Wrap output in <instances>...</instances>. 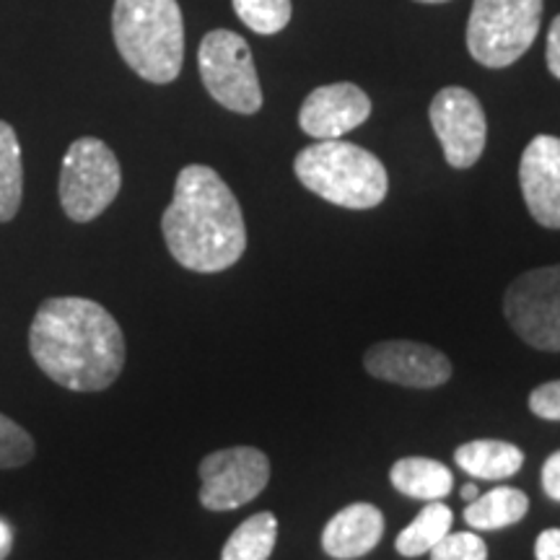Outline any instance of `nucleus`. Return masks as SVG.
<instances>
[{
	"label": "nucleus",
	"mask_w": 560,
	"mask_h": 560,
	"mask_svg": "<svg viewBox=\"0 0 560 560\" xmlns=\"http://www.w3.org/2000/svg\"><path fill=\"white\" fill-rule=\"evenodd\" d=\"M30 350L37 366L60 387L102 392L125 369V335L102 304L81 296L42 301L30 327Z\"/></svg>",
	"instance_id": "nucleus-1"
},
{
	"label": "nucleus",
	"mask_w": 560,
	"mask_h": 560,
	"mask_svg": "<svg viewBox=\"0 0 560 560\" xmlns=\"http://www.w3.org/2000/svg\"><path fill=\"white\" fill-rule=\"evenodd\" d=\"M161 231L174 260L192 272L229 270L247 249L240 200L219 172L202 164L179 172Z\"/></svg>",
	"instance_id": "nucleus-2"
},
{
	"label": "nucleus",
	"mask_w": 560,
	"mask_h": 560,
	"mask_svg": "<svg viewBox=\"0 0 560 560\" xmlns=\"http://www.w3.org/2000/svg\"><path fill=\"white\" fill-rule=\"evenodd\" d=\"M112 34L140 79L172 83L185 60V21L177 0H115Z\"/></svg>",
	"instance_id": "nucleus-3"
},
{
	"label": "nucleus",
	"mask_w": 560,
	"mask_h": 560,
	"mask_svg": "<svg viewBox=\"0 0 560 560\" xmlns=\"http://www.w3.org/2000/svg\"><path fill=\"white\" fill-rule=\"evenodd\" d=\"M306 190L348 210L376 208L387 198V170L374 153L348 140H317L293 161Z\"/></svg>",
	"instance_id": "nucleus-4"
},
{
	"label": "nucleus",
	"mask_w": 560,
	"mask_h": 560,
	"mask_svg": "<svg viewBox=\"0 0 560 560\" xmlns=\"http://www.w3.org/2000/svg\"><path fill=\"white\" fill-rule=\"evenodd\" d=\"M542 0H472L467 50L480 66L509 68L540 34Z\"/></svg>",
	"instance_id": "nucleus-5"
},
{
	"label": "nucleus",
	"mask_w": 560,
	"mask_h": 560,
	"mask_svg": "<svg viewBox=\"0 0 560 560\" xmlns=\"http://www.w3.org/2000/svg\"><path fill=\"white\" fill-rule=\"evenodd\" d=\"M122 187L120 161L100 138H79L60 166V206L75 223H89L115 202Z\"/></svg>",
	"instance_id": "nucleus-6"
},
{
	"label": "nucleus",
	"mask_w": 560,
	"mask_h": 560,
	"mask_svg": "<svg viewBox=\"0 0 560 560\" xmlns=\"http://www.w3.org/2000/svg\"><path fill=\"white\" fill-rule=\"evenodd\" d=\"M200 79L208 94L221 107L236 115H255L262 107V89L257 79L255 58L240 34L215 30L202 37L198 50Z\"/></svg>",
	"instance_id": "nucleus-7"
},
{
	"label": "nucleus",
	"mask_w": 560,
	"mask_h": 560,
	"mask_svg": "<svg viewBox=\"0 0 560 560\" xmlns=\"http://www.w3.org/2000/svg\"><path fill=\"white\" fill-rule=\"evenodd\" d=\"M503 317L527 346L560 353V265L511 280L503 296Z\"/></svg>",
	"instance_id": "nucleus-8"
},
{
	"label": "nucleus",
	"mask_w": 560,
	"mask_h": 560,
	"mask_svg": "<svg viewBox=\"0 0 560 560\" xmlns=\"http://www.w3.org/2000/svg\"><path fill=\"white\" fill-rule=\"evenodd\" d=\"M268 482L270 459L255 446H231L200 462V503L208 511L247 506Z\"/></svg>",
	"instance_id": "nucleus-9"
},
{
	"label": "nucleus",
	"mask_w": 560,
	"mask_h": 560,
	"mask_svg": "<svg viewBox=\"0 0 560 560\" xmlns=\"http://www.w3.org/2000/svg\"><path fill=\"white\" fill-rule=\"evenodd\" d=\"M429 115L446 164L454 170H470L478 164L488 138L486 112L478 96L462 86H446L433 96Z\"/></svg>",
	"instance_id": "nucleus-10"
},
{
	"label": "nucleus",
	"mask_w": 560,
	"mask_h": 560,
	"mask_svg": "<svg viewBox=\"0 0 560 560\" xmlns=\"http://www.w3.org/2000/svg\"><path fill=\"white\" fill-rule=\"evenodd\" d=\"M363 366L376 380L412 389L441 387L452 376V363L441 350L412 340L376 342L363 355Z\"/></svg>",
	"instance_id": "nucleus-11"
},
{
	"label": "nucleus",
	"mask_w": 560,
	"mask_h": 560,
	"mask_svg": "<svg viewBox=\"0 0 560 560\" xmlns=\"http://www.w3.org/2000/svg\"><path fill=\"white\" fill-rule=\"evenodd\" d=\"M371 100L355 83H327L301 104L299 125L314 140H335L369 120Z\"/></svg>",
	"instance_id": "nucleus-12"
},
{
	"label": "nucleus",
	"mask_w": 560,
	"mask_h": 560,
	"mask_svg": "<svg viewBox=\"0 0 560 560\" xmlns=\"http://www.w3.org/2000/svg\"><path fill=\"white\" fill-rule=\"evenodd\" d=\"M520 185L532 219L560 229V138L537 136L522 153Z\"/></svg>",
	"instance_id": "nucleus-13"
},
{
	"label": "nucleus",
	"mask_w": 560,
	"mask_h": 560,
	"mask_svg": "<svg viewBox=\"0 0 560 560\" xmlns=\"http://www.w3.org/2000/svg\"><path fill=\"white\" fill-rule=\"evenodd\" d=\"M384 535V514L371 503H350L327 522L322 532V550L330 558L353 560L366 556Z\"/></svg>",
	"instance_id": "nucleus-14"
},
{
	"label": "nucleus",
	"mask_w": 560,
	"mask_h": 560,
	"mask_svg": "<svg viewBox=\"0 0 560 560\" xmlns=\"http://www.w3.org/2000/svg\"><path fill=\"white\" fill-rule=\"evenodd\" d=\"M454 459L462 470L478 480H506L522 470L524 452L509 441L478 439L462 444L454 452Z\"/></svg>",
	"instance_id": "nucleus-15"
},
{
	"label": "nucleus",
	"mask_w": 560,
	"mask_h": 560,
	"mask_svg": "<svg viewBox=\"0 0 560 560\" xmlns=\"http://www.w3.org/2000/svg\"><path fill=\"white\" fill-rule=\"evenodd\" d=\"M392 486L416 501H441L452 493L450 467L429 457H405L389 470Z\"/></svg>",
	"instance_id": "nucleus-16"
},
{
	"label": "nucleus",
	"mask_w": 560,
	"mask_h": 560,
	"mask_svg": "<svg viewBox=\"0 0 560 560\" xmlns=\"http://www.w3.org/2000/svg\"><path fill=\"white\" fill-rule=\"evenodd\" d=\"M527 511L529 499L524 490L501 486L470 501V506L465 509V522L472 529H503L522 522Z\"/></svg>",
	"instance_id": "nucleus-17"
},
{
	"label": "nucleus",
	"mask_w": 560,
	"mask_h": 560,
	"mask_svg": "<svg viewBox=\"0 0 560 560\" xmlns=\"http://www.w3.org/2000/svg\"><path fill=\"white\" fill-rule=\"evenodd\" d=\"M452 522H454V514L446 503L429 501V506L420 511L416 520H412L408 527L397 535V542H395L397 552L405 558H418L423 556V552H431L433 545L441 542L446 535H450Z\"/></svg>",
	"instance_id": "nucleus-18"
},
{
	"label": "nucleus",
	"mask_w": 560,
	"mask_h": 560,
	"mask_svg": "<svg viewBox=\"0 0 560 560\" xmlns=\"http://www.w3.org/2000/svg\"><path fill=\"white\" fill-rule=\"evenodd\" d=\"M278 542V520L270 511L249 516L231 532L223 545L221 560H268Z\"/></svg>",
	"instance_id": "nucleus-19"
},
{
	"label": "nucleus",
	"mask_w": 560,
	"mask_h": 560,
	"mask_svg": "<svg viewBox=\"0 0 560 560\" xmlns=\"http://www.w3.org/2000/svg\"><path fill=\"white\" fill-rule=\"evenodd\" d=\"M24 198V166H21V145L16 130L0 120V223L19 213Z\"/></svg>",
	"instance_id": "nucleus-20"
},
{
	"label": "nucleus",
	"mask_w": 560,
	"mask_h": 560,
	"mask_svg": "<svg viewBox=\"0 0 560 560\" xmlns=\"http://www.w3.org/2000/svg\"><path fill=\"white\" fill-rule=\"evenodd\" d=\"M231 5L247 30L265 37L283 32L293 13L291 0H231Z\"/></svg>",
	"instance_id": "nucleus-21"
},
{
	"label": "nucleus",
	"mask_w": 560,
	"mask_h": 560,
	"mask_svg": "<svg viewBox=\"0 0 560 560\" xmlns=\"http://www.w3.org/2000/svg\"><path fill=\"white\" fill-rule=\"evenodd\" d=\"M34 452H37V446H34L32 433L0 412V470L30 465Z\"/></svg>",
	"instance_id": "nucleus-22"
},
{
	"label": "nucleus",
	"mask_w": 560,
	"mask_h": 560,
	"mask_svg": "<svg viewBox=\"0 0 560 560\" xmlns=\"http://www.w3.org/2000/svg\"><path fill=\"white\" fill-rule=\"evenodd\" d=\"M431 560H488V548L475 532H450L431 548Z\"/></svg>",
	"instance_id": "nucleus-23"
},
{
	"label": "nucleus",
	"mask_w": 560,
	"mask_h": 560,
	"mask_svg": "<svg viewBox=\"0 0 560 560\" xmlns=\"http://www.w3.org/2000/svg\"><path fill=\"white\" fill-rule=\"evenodd\" d=\"M529 410L542 420H560V380L545 382L532 392Z\"/></svg>",
	"instance_id": "nucleus-24"
},
{
	"label": "nucleus",
	"mask_w": 560,
	"mask_h": 560,
	"mask_svg": "<svg viewBox=\"0 0 560 560\" xmlns=\"http://www.w3.org/2000/svg\"><path fill=\"white\" fill-rule=\"evenodd\" d=\"M542 490L548 499L560 503V452L550 454L542 465Z\"/></svg>",
	"instance_id": "nucleus-25"
},
{
	"label": "nucleus",
	"mask_w": 560,
	"mask_h": 560,
	"mask_svg": "<svg viewBox=\"0 0 560 560\" xmlns=\"http://www.w3.org/2000/svg\"><path fill=\"white\" fill-rule=\"evenodd\" d=\"M537 560H560V529H545L535 542Z\"/></svg>",
	"instance_id": "nucleus-26"
},
{
	"label": "nucleus",
	"mask_w": 560,
	"mask_h": 560,
	"mask_svg": "<svg viewBox=\"0 0 560 560\" xmlns=\"http://www.w3.org/2000/svg\"><path fill=\"white\" fill-rule=\"evenodd\" d=\"M545 58H548V70L560 81V16L552 19L550 24L548 52H545Z\"/></svg>",
	"instance_id": "nucleus-27"
},
{
	"label": "nucleus",
	"mask_w": 560,
	"mask_h": 560,
	"mask_svg": "<svg viewBox=\"0 0 560 560\" xmlns=\"http://www.w3.org/2000/svg\"><path fill=\"white\" fill-rule=\"evenodd\" d=\"M13 540H16V535H13V527L3 520V516H0V560H5L11 556Z\"/></svg>",
	"instance_id": "nucleus-28"
},
{
	"label": "nucleus",
	"mask_w": 560,
	"mask_h": 560,
	"mask_svg": "<svg viewBox=\"0 0 560 560\" xmlns=\"http://www.w3.org/2000/svg\"><path fill=\"white\" fill-rule=\"evenodd\" d=\"M462 495H465V501L470 503V501L478 499V488H475V486H465V488H462Z\"/></svg>",
	"instance_id": "nucleus-29"
},
{
	"label": "nucleus",
	"mask_w": 560,
	"mask_h": 560,
	"mask_svg": "<svg viewBox=\"0 0 560 560\" xmlns=\"http://www.w3.org/2000/svg\"><path fill=\"white\" fill-rule=\"evenodd\" d=\"M418 3H446V0H418Z\"/></svg>",
	"instance_id": "nucleus-30"
}]
</instances>
